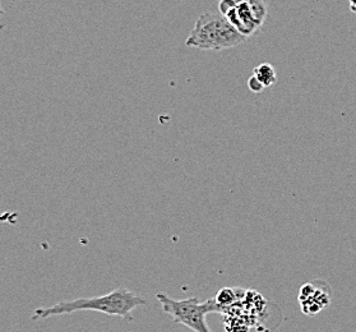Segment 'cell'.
Listing matches in <instances>:
<instances>
[{
    "instance_id": "cell-3",
    "label": "cell",
    "mask_w": 356,
    "mask_h": 332,
    "mask_svg": "<svg viewBox=\"0 0 356 332\" xmlns=\"http://www.w3.org/2000/svg\"><path fill=\"white\" fill-rule=\"evenodd\" d=\"M156 298L160 301L165 313L170 315L175 322L186 326L193 332H212L206 322V316L209 313L224 310L215 299H209L203 303H200L198 298L178 301L161 293L157 294Z\"/></svg>"
},
{
    "instance_id": "cell-9",
    "label": "cell",
    "mask_w": 356,
    "mask_h": 332,
    "mask_svg": "<svg viewBox=\"0 0 356 332\" xmlns=\"http://www.w3.org/2000/svg\"><path fill=\"white\" fill-rule=\"evenodd\" d=\"M348 3H350V9L356 13V0H348Z\"/></svg>"
},
{
    "instance_id": "cell-5",
    "label": "cell",
    "mask_w": 356,
    "mask_h": 332,
    "mask_svg": "<svg viewBox=\"0 0 356 332\" xmlns=\"http://www.w3.org/2000/svg\"><path fill=\"white\" fill-rule=\"evenodd\" d=\"M299 301L304 315L314 316L331 303V298L330 294L319 289L316 284L308 283L302 285L299 292Z\"/></svg>"
},
{
    "instance_id": "cell-8",
    "label": "cell",
    "mask_w": 356,
    "mask_h": 332,
    "mask_svg": "<svg viewBox=\"0 0 356 332\" xmlns=\"http://www.w3.org/2000/svg\"><path fill=\"white\" fill-rule=\"evenodd\" d=\"M248 87L250 91H253V93H262L264 90V86L262 85L254 76H252V77L249 78Z\"/></svg>"
},
{
    "instance_id": "cell-2",
    "label": "cell",
    "mask_w": 356,
    "mask_h": 332,
    "mask_svg": "<svg viewBox=\"0 0 356 332\" xmlns=\"http://www.w3.org/2000/svg\"><path fill=\"white\" fill-rule=\"evenodd\" d=\"M244 38L222 15L204 12L198 17L193 30L186 40L188 47L221 52L243 44Z\"/></svg>"
},
{
    "instance_id": "cell-10",
    "label": "cell",
    "mask_w": 356,
    "mask_h": 332,
    "mask_svg": "<svg viewBox=\"0 0 356 332\" xmlns=\"http://www.w3.org/2000/svg\"><path fill=\"white\" fill-rule=\"evenodd\" d=\"M3 15H4V9H3V7H1V3H0V18H1Z\"/></svg>"
},
{
    "instance_id": "cell-6",
    "label": "cell",
    "mask_w": 356,
    "mask_h": 332,
    "mask_svg": "<svg viewBox=\"0 0 356 332\" xmlns=\"http://www.w3.org/2000/svg\"><path fill=\"white\" fill-rule=\"evenodd\" d=\"M253 76L264 86V88L271 87L277 81L276 70L268 63H264V64H259L258 67H256L253 70Z\"/></svg>"
},
{
    "instance_id": "cell-7",
    "label": "cell",
    "mask_w": 356,
    "mask_h": 332,
    "mask_svg": "<svg viewBox=\"0 0 356 332\" xmlns=\"http://www.w3.org/2000/svg\"><path fill=\"white\" fill-rule=\"evenodd\" d=\"M238 289H234V287H224L221 289L218 293H217L216 301L217 304L224 309L227 308L232 306L235 301H239V297H238Z\"/></svg>"
},
{
    "instance_id": "cell-4",
    "label": "cell",
    "mask_w": 356,
    "mask_h": 332,
    "mask_svg": "<svg viewBox=\"0 0 356 332\" xmlns=\"http://www.w3.org/2000/svg\"><path fill=\"white\" fill-rule=\"evenodd\" d=\"M217 1L220 15H222L247 39L259 31L268 15V0Z\"/></svg>"
},
{
    "instance_id": "cell-1",
    "label": "cell",
    "mask_w": 356,
    "mask_h": 332,
    "mask_svg": "<svg viewBox=\"0 0 356 332\" xmlns=\"http://www.w3.org/2000/svg\"><path fill=\"white\" fill-rule=\"evenodd\" d=\"M147 301L140 295L133 293L125 287H119L113 292L93 298H78L74 301H64L56 303L51 307L38 308L33 310L32 321L47 319L50 317L70 315L78 310H93L108 316L120 317L122 319L131 322L133 309L146 306Z\"/></svg>"
}]
</instances>
